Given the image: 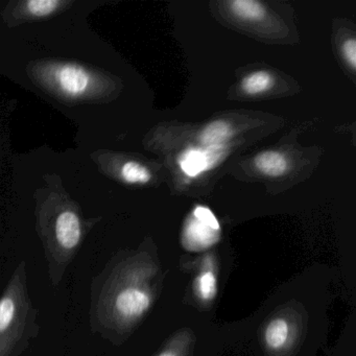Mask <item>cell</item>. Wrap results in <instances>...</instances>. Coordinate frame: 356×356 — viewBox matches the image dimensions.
Instances as JSON below:
<instances>
[{"label":"cell","mask_w":356,"mask_h":356,"mask_svg":"<svg viewBox=\"0 0 356 356\" xmlns=\"http://www.w3.org/2000/svg\"><path fill=\"white\" fill-rule=\"evenodd\" d=\"M124 262L113 259L91 280L89 324L95 334L115 341L118 334L149 309V295L135 283Z\"/></svg>","instance_id":"6da1fadb"},{"label":"cell","mask_w":356,"mask_h":356,"mask_svg":"<svg viewBox=\"0 0 356 356\" xmlns=\"http://www.w3.org/2000/svg\"><path fill=\"white\" fill-rule=\"evenodd\" d=\"M36 229L47 262L49 280L57 287L79 254L92 226L76 203L66 197H51L39 204Z\"/></svg>","instance_id":"7a4b0ae2"},{"label":"cell","mask_w":356,"mask_h":356,"mask_svg":"<svg viewBox=\"0 0 356 356\" xmlns=\"http://www.w3.org/2000/svg\"><path fill=\"white\" fill-rule=\"evenodd\" d=\"M38 309L29 291L28 266L22 260L0 295V356H20L38 337Z\"/></svg>","instance_id":"3957f363"},{"label":"cell","mask_w":356,"mask_h":356,"mask_svg":"<svg viewBox=\"0 0 356 356\" xmlns=\"http://www.w3.org/2000/svg\"><path fill=\"white\" fill-rule=\"evenodd\" d=\"M30 76L54 97L74 103L99 101L108 86L102 72L74 62L39 61L30 68Z\"/></svg>","instance_id":"277c9868"},{"label":"cell","mask_w":356,"mask_h":356,"mask_svg":"<svg viewBox=\"0 0 356 356\" xmlns=\"http://www.w3.org/2000/svg\"><path fill=\"white\" fill-rule=\"evenodd\" d=\"M72 5L66 0H26L14 3L8 14L9 24L37 22L51 17Z\"/></svg>","instance_id":"5b68a950"},{"label":"cell","mask_w":356,"mask_h":356,"mask_svg":"<svg viewBox=\"0 0 356 356\" xmlns=\"http://www.w3.org/2000/svg\"><path fill=\"white\" fill-rule=\"evenodd\" d=\"M226 145L189 147L179 157V165L186 176L195 178L212 170L226 154Z\"/></svg>","instance_id":"8992f818"},{"label":"cell","mask_w":356,"mask_h":356,"mask_svg":"<svg viewBox=\"0 0 356 356\" xmlns=\"http://www.w3.org/2000/svg\"><path fill=\"white\" fill-rule=\"evenodd\" d=\"M220 238V231L214 230L211 227L191 216L185 225L183 231V243L191 251H201L211 247Z\"/></svg>","instance_id":"52a82bcc"},{"label":"cell","mask_w":356,"mask_h":356,"mask_svg":"<svg viewBox=\"0 0 356 356\" xmlns=\"http://www.w3.org/2000/svg\"><path fill=\"white\" fill-rule=\"evenodd\" d=\"M255 165L266 176L279 177L286 172L289 162L283 154L276 151H266L256 156Z\"/></svg>","instance_id":"ba28073f"},{"label":"cell","mask_w":356,"mask_h":356,"mask_svg":"<svg viewBox=\"0 0 356 356\" xmlns=\"http://www.w3.org/2000/svg\"><path fill=\"white\" fill-rule=\"evenodd\" d=\"M232 135V129L228 122L224 120H216L207 124L200 134V143L202 147L225 145Z\"/></svg>","instance_id":"9c48e42d"},{"label":"cell","mask_w":356,"mask_h":356,"mask_svg":"<svg viewBox=\"0 0 356 356\" xmlns=\"http://www.w3.org/2000/svg\"><path fill=\"white\" fill-rule=\"evenodd\" d=\"M229 5L234 15L247 22H258L266 14V8L255 0H233Z\"/></svg>","instance_id":"30bf717a"},{"label":"cell","mask_w":356,"mask_h":356,"mask_svg":"<svg viewBox=\"0 0 356 356\" xmlns=\"http://www.w3.org/2000/svg\"><path fill=\"white\" fill-rule=\"evenodd\" d=\"M120 177L128 184H147L152 179L149 168L137 161H126L120 168Z\"/></svg>","instance_id":"8fae6325"},{"label":"cell","mask_w":356,"mask_h":356,"mask_svg":"<svg viewBox=\"0 0 356 356\" xmlns=\"http://www.w3.org/2000/svg\"><path fill=\"white\" fill-rule=\"evenodd\" d=\"M272 84V74L260 70L245 76L241 82V88L247 95H256L270 89Z\"/></svg>","instance_id":"7c38bea8"},{"label":"cell","mask_w":356,"mask_h":356,"mask_svg":"<svg viewBox=\"0 0 356 356\" xmlns=\"http://www.w3.org/2000/svg\"><path fill=\"white\" fill-rule=\"evenodd\" d=\"M289 328L286 321L276 318L268 324L266 330V341L273 349H278L286 343Z\"/></svg>","instance_id":"4fadbf2b"},{"label":"cell","mask_w":356,"mask_h":356,"mask_svg":"<svg viewBox=\"0 0 356 356\" xmlns=\"http://www.w3.org/2000/svg\"><path fill=\"white\" fill-rule=\"evenodd\" d=\"M197 293L199 297L203 300H211L216 293V279L213 273L205 272L197 277Z\"/></svg>","instance_id":"5bb4252c"},{"label":"cell","mask_w":356,"mask_h":356,"mask_svg":"<svg viewBox=\"0 0 356 356\" xmlns=\"http://www.w3.org/2000/svg\"><path fill=\"white\" fill-rule=\"evenodd\" d=\"M193 216L197 220H199L200 222L211 227L214 230L220 231V224H218V220H216V216H214V214L212 213L209 208L204 207V206H197L195 211H193Z\"/></svg>","instance_id":"9a60e30c"},{"label":"cell","mask_w":356,"mask_h":356,"mask_svg":"<svg viewBox=\"0 0 356 356\" xmlns=\"http://www.w3.org/2000/svg\"><path fill=\"white\" fill-rule=\"evenodd\" d=\"M343 54L352 70L356 68V41L355 39H349L343 45Z\"/></svg>","instance_id":"2e32d148"},{"label":"cell","mask_w":356,"mask_h":356,"mask_svg":"<svg viewBox=\"0 0 356 356\" xmlns=\"http://www.w3.org/2000/svg\"><path fill=\"white\" fill-rule=\"evenodd\" d=\"M159 356H176V355H175V354L172 353V352L166 351V352H163V353H162V354H160Z\"/></svg>","instance_id":"e0dca14e"}]
</instances>
